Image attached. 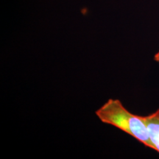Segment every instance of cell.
Segmentation results:
<instances>
[{"label":"cell","mask_w":159,"mask_h":159,"mask_svg":"<svg viewBox=\"0 0 159 159\" xmlns=\"http://www.w3.org/2000/svg\"><path fill=\"white\" fill-rule=\"evenodd\" d=\"M154 60L156 61V62H158V63H159V51L158 52L156 53V55H155Z\"/></svg>","instance_id":"3"},{"label":"cell","mask_w":159,"mask_h":159,"mask_svg":"<svg viewBox=\"0 0 159 159\" xmlns=\"http://www.w3.org/2000/svg\"><path fill=\"white\" fill-rule=\"evenodd\" d=\"M148 130L152 149L159 152V109L148 116H144Z\"/></svg>","instance_id":"2"},{"label":"cell","mask_w":159,"mask_h":159,"mask_svg":"<svg viewBox=\"0 0 159 159\" xmlns=\"http://www.w3.org/2000/svg\"><path fill=\"white\" fill-rule=\"evenodd\" d=\"M101 122L113 125L152 148L144 116L131 114L119 99H110L96 111Z\"/></svg>","instance_id":"1"}]
</instances>
